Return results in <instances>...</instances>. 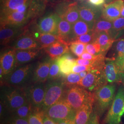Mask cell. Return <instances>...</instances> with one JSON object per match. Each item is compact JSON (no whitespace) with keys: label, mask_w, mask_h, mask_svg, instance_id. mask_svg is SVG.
<instances>
[{"label":"cell","mask_w":124,"mask_h":124,"mask_svg":"<svg viewBox=\"0 0 124 124\" xmlns=\"http://www.w3.org/2000/svg\"><path fill=\"white\" fill-rule=\"evenodd\" d=\"M35 66L32 63L18 67L13 72L5 75L0 82L2 85L25 88L33 83V75Z\"/></svg>","instance_id":"6da1fadb"},{"label":"cell","mask_w":124,"mask_h":124,"mask_svg":"<svg viewBox=\"0 0 124 124\" xmlns=\"http://www.w3.org/2000/svg\"><path fill=\"white\" fill-rule=\"evenodd\" d=\"M28 101L25 88L5 85L0 92V102L10 113Z\"/></svg>","instance_id":"7a4b0ae2"},{"label":"cell","mask_w":124,"mask_h":124,"mask_svg":"<svg viewBox=\"0 0 124 124\" xmlns=\"http://www.w3.org/2000/svg\"><path fill=\"white\" fill-rule=\"evenodd\" d=\"M63 98L75 111L89 102L95 100L94 93L78 85L66 87Z\"/></svg>","instance_id":"3957f363"},{"label":"cell","mask_w":124,"mask_h":124,"mask_svg":"<svg viewBox=\"0 0 124 124\" xmlns=\"http://www.w3.org/2000/svg\"><path fill=\"white\" fill-rule=\"evenodd\" d=\"M66 89V86L62 79L48 81L46 84L44 100L41 109L45 112L49 107L62 99Z\"/></svg>","instance_id":"277c9868"},{"label":"cell","mask_w":124,"mask_h":124,"mask_svg":"<svg viewBox=\"0 0 124 124\" xmlns=\"http://www.w3.org/2000/svg\"><path fill=\"white\" fill-rule=\"evenodd\" d=\"M45 114L56 122L70 121L74 122L76 111L62 98L44 112Z\"/></svg>","instance_id":"5b68a950"},{"label":"cell","mask_w":124,"mask_h":124,"mask_svg":"<svg viewBox=\"0 0 124 124\" xmlns=\"http://www.w3.org/2000/svg\"><path fill=\"white\" fill-rule=\"evenodd\" d=\"M115 86L105 85L98 89L94 93V102L98 113L102 115L111 106L115 97Z\"/></svg>","instance_id":"8992f818"},{"label":"cell","mask_w":124,"mask_h":124,"mask_svg":"<svg viewBox=\"0 0 124 124\" xmlns=\"http://www.w3.org/2000/svg\"><path fill=\"white\" fill-rule=\"evenodd\" d=\"M107 82L103 68L96 69L89 71L86 75L80 81L78 85L92 92L106 85Z\"/></svg>","instance_id":"52a82bcc"},{"label":"cell","mask_w":124,"mask_h":124,"mask_svg":"<svg viewBox=\"0 0 124 124\" xmlns=\"http://www.w3.org/2000/svg\"><path fill=\"white\" fill-rule=\"evenodd\" d=\"M55 13L62 19L65 20L72 25L80 19L77 2L64 0L56 6Z\"/></svg>","instance_id":"ba28073f"},{"label":"cell","mask_w":124,"mask_h":124,"mask_svg":"<svg viewBox=\"0 0 124 124\" xmlns=\"http://www.w3.org/2000/svg\"><path fill=\"white\" fill-rule=\"evenodd\" d=\"M124 105V86H121L115 95L108 112L105 122L106 124H119L120 114Z\"/></svg>","instance_id":"9c48e42d"},{"label":"cell","mask_w":124,"mask_h":124,"mask_svg":"<svg viewBox=\"0 0 124 124\" xmlns=\"http://www.w3.org/2000/svg\"><path fill=\"white\" fill-rule=\"evenodd\" d=\"M78 8L80 19L86 23L93 30L96 22L102 17V8L85 2L79 3Z\"/></svg>","instance_id":"30bf717a"},{"label":"cell","mask_w":124,"mask_h":124,"mask_svg":"<svg viewBox=\"0 0 124 124\" xmlns=\"http://www.w3.org/2000/svg\"><path fill=\"white\" fill-rule=\"evenodd\" d=\"M44 83H32L25 88L28 101L35 109H42L45 95Z\"/></svg>","instance_id":"8fae6325"},{"label":"cell","mask_w":124,"mask_h":124,"mask_svg":"<svg viewBox=\"0 0 124 124\" xmlns=\"http://www.w3.org/2000/svg\"><path fill=\"white\" fill-rule=\"evenodd\" d=\"M14 50L40 49V46L33 33L25 31L8 46Z\"/></svg>","instance_id":"7c38bea8"},{"label":"cell","mask_w":124,"mask_h":124,"mask_svg":"<svg viewBox=\"0 0 124 124\" xmlns=\"http://www.w3.org/2000/svg\"><path fill=\"white\" fill-rule=\"evenodd\" d=\"M61 18L57 13L48 14L41 17L37 24V31L58 35V25Z\"/></svg>","instance_id":"4fadbf2b"},{"label":"cell","mask_w":124,"mask_h":124,"mask_svg":"<svg viewBox=\"0 0 124 124\" xmlns=\"http://www.w3.org/2000/svg\"><path fill=\"white\" fill-rule=\"evenodd\" d=\"M103 72L107 82L109 83L120 82L124 80V71L117 65L115 60H105Z\"/></svg>","instance_id":"5bb4252c"},{"label":"cell","mask_w":124,"mask_h":124,"mask_svg":"<svg viewBox=\"0 0 124 124\" xmlns=\"http://www.w3.org/2000/svg\"><path fill=\"white\" fill-rule=\"evenodd\" d=\"M23 28L11 25H0V45L3 46H8L9 44L12 43L25 31V28Z\"/></svg>","instance_id":"9a60e30c"},{"label":"cell","mask_w":124,"mask_h":124,"mask_svg":"<svg viewBox=\"0 0 124 124\" xmlns=\"http://www.w3.org/2000/svg\"><path fill=\"white\" fill-rule=\"evenodd\" d=\"M30 21L27 12L23 13L14 11L0 15V25L23 27Z\"/></svg>","instance_id":"2e32d148"},{"label":"cell","mask_w":124,"mask_h":124,"mask_svg":"<svg viewBox=\"0 0 124 124\" xmlns=\"http://www.w3.org/2000/svg\"><path fill=\"white\" fill-rule=\"evenodd\" d=\"M124 5L123 0H115L111 3L104 5L102 8L101 18L113 22L120 17Z\"/></svg>","instance_id":"e0dca14e"},{"label":"cell","mask_w":124,"mask_h":124,"mask_svg":"<svg viewBox=\"0 0 124 124\" xmlns=\"http://www.w3.org/2000/svg\"><path fill=\"white\" fill-rule=\"evenodd\" d=\"M53 61L50 58H46L35 67L33 75V83H45L48 80Z\"/></svg>","instance_id":"ac0fdd59"},{"label":"cell","mask_w":124,"mask_h":124,"mask_svg":"<svg viewBox=\"0 0 124 124\" xmlns=\"http://www.w3.org/2000/svg\"><path fill=\"white\" fill-rule=\"evenodd\" d=\"M0 64L5 76L13 72L17 68L15 50L11 49L2 53L0 56Z\"/></svg>","instance_id":"d6986e66"},{"label":"cell","mask_w":124,"mask_h":124,"mask_svg":"<svg viewBox=\"0 0 124 124\" xmlns=\"http://www.w3.org/2000/svg\"><path fill=\"white\" fill-rule=\"evenodd\" d=\"M69 45L64 41L61 40L57 41L48 47L45 48V52L53 60L60 58L69 51Z\"/></svg>","instance_id":"ffe728a7"},{"label":"cell","mask_w":124,"mask_h":124,"mask_svg":"<svg viewBox=\"0 0 124 124\" xmlns=\"http://www.w3.org/2000/svg\"><path fill=\"white\" fill-rule=\"evenodd\" d=\"M76 59L69 52L56 59L62 77L72 73L73 67L77 64Z\"/></svg>","instance_id":"44dd1931"},{"label":"cell","mask_w":124,"mask_h":124,"mask_svg":"<svg viewBox=\"0 0 124 124\" xmlns=\"http://www.w3.org/2000/svg\"><path fill=\"white\" fill-rule=\"evenodd\" d=\"M94 101L89 102L76 111L74 124H88L93 113Z\"/></svg>","instance_id":"7402d4cb"},{"label":"cell","mask_w":124,"mask_h":124,"mask_svg":"<svg viewBox=\"0 0 124 124\" xmlns=\"http://www.w3.org/2000/svg\"><path fill=\"white\" fill-rule=\"evenodd\" d=\"M46 1L45 0H30L27 14L30 20L40 17L44 13Z\"/></svg>","instance_id":"603a6c76"},{"label":"cell","mask_w":124,"mask_h":124,"mask_svg":"<svg viewBox=\"0 0 124 124\" xmlns=\"http://www.w3.org/2000/svg\"><path fill=\"white\" fill-rule=\"evenodd\" d=\"M40 49L15 50L16 67L25 65L37 56Z\"/></svg>","instance_id":"cb8c5ba5"},{"label":"cell","mask_w":124,"mask_h":124,"mask_svg":"<svg viewBox=\"0 0 124 124\" xmlns=\"http://www.w3.org/2000/svg\"><path fill=\"white\" fill-rule=\"evenodd\" d=\"M33 34L39 44L40 50L45 49L57 41L63 40L56 35L41 33L38 31L33 32Z\"/></svg>","instance_id":"d4e9b609"},{"label":"cell","mask_w":124,"mask_h":124,"mask_svg":"<svg viewBox=\"0 0 124 124\" xmlns=\"http://www.w3.org/2000/svg\"><path fill=\"white\" fill-rule=\"evenodd\" d=\"M30 0H7L1 3L0 15L16 11L23 6L29 4Z\"/></svg>","instance_id":"484cf974"},{"label":"cell","mask_w":124,"mask_h":124,"mask_svg":"<svg viewBox=\"0 0 124 124\" xmlns=\"http://www.w3.org/2000/svg\"><path fill=\"white\" fill-rule=\"evenodd\" d=\"M72 25L66 20L61 19L58 25V36L70 46Z\"/></svg>","instance_id":"4316f807"},{"label":"cell","mask_w":124,"mask_h":124,"mask_svg":"<svg viewBox=\"0 0 124 124\" xmlns=\"http://www.w3.org/2000/svg\"><path fill=\"white\" fill-rule=\"evenodd\" d=\"M91 31H92V30L86 23L81 19L77 21L72 25L70 44L77 37L88 33Z\"/></svg>","instance_id":"83f0119b"},{"label":"cell","mask_w":124,"mask_h":124,"mask_svg":"<svg viewBox=\"0 0 124 124\" xmlns=\"http://www.w3.org/2000/svg\"><path fill=\"white\" fill-rule=\"evenodd\" d=\"M95 40L100 45L101 53L105 55V54L110 49L115 40L112 38L106 32H101L97 35Z\"/></svg>","instance_id":"f1b7e54d"},{"label":"cell","mask_w":124,"mask_h":124,"mask_svg":"<svg viewBox=\"0 0 124 124\" xmlns=\"http://www.w3.org/2000/svg\"><path fill=\"white\" fill-rule=\"evenodd\" d=\"M93 31L97 35L101 32H106L111 37L113 31L112 22L100 18L95 23Z\"/></svg>","instance_id":"f546056e"},{"label":"cell","mask_w":124,"mask_h":124,"mask_svg":"<svg viewBox=\"0 0 124 124\" xmlns=\"http://www.w3.org/2000/svg\"><path fill=\"white\" fill-rule=\"evenodd\" d=\"M35 108L28 101L22 106L11 113V116L28 119Z\"/></svg>","instance_id":"4dcf8cb0"},{"label":"cell","mask_w":124,"mask_h":124,"mask_svg":"<svg viewBox=\"0 0 124 124\" xmlns=\"http://www.w3.org/2000/svg\"><path fill=\"white\" fill-rule=\"evenodd\" d=\"M116 50L117 56L115 61L120 69L123 71L124 65V39L120 40L117 43Z\"/></svg>","instance_id":"1f68e13d"},{"label":"cell","mask_w":124,"mask_h":124,"mask_svg":"<svg viewBox=\"0 0 124 124\" xmlns=\"http://www.w3.org/2000/svg\"><path fill=\"white\" fill-rule=\"evenodd\" d=\"M112 24L113 31L111 37L115 39L120 36V33L124 30V18L120 17L113 21Z\"/></svg>","instance_id":"d6a6232c"},{"label":"cell","mask_w":124,"mask_h":124,"mask_svg":"<svg viewBox=\"0 0 124 124\" xmlns=\"http://www.w3.org/2000/svg\"><path fill=\"white\" fill-rule=\"evenodd\" d=\"M45 112L42 109H35L29 117V124H43V120Z\"/></svg>","instance_id":"836d02e7"},{"label":"cell","mask_w":124,"mask_h":124,"mask_svg":"<svg viewBox=\"0 0 124 124\" xmlns=\"http://www.w3.org/2000/svg\"><path fill=\"white\" fill-rule=\"evenodd\" d=\"M63 80L66 87H70L73 85H78L81 80L79 74L71 73L64 77H62Z\"/></svg>","instance_id":"e575fe53"},{"label":"cell","mask_w":124,"mask_h":124,"mask_svg":"<svg viewBox=\"0 0 124 124\" xmlns=\"http://www.w3.org/2000/svg\"><path fill=\"white\" fill-rule=\"evenodd\" d=\"M97 35L92 30L88 33L78 36L72 42H80L85 45L88 44L95 41Z\"/></svg>","instance_id":"d590c367"},{"label":"cell","mask_w":124,"mask_h":124,"mask_svg":"<svg viewBox=\"0 0 124 124\" xmlns=\"http://www.w3.org/2000/svg\"><path fill=\"white\" fill-rule=\"evenodd\" d=\"M62 75L60 73L59 67L57 61L56 60H54L52 63L49 71V76L48 81H51L53 80H57L60 79Z\"/></svg>","instance_id":"8d00e7d4"},{"label":"cell","mask_w":124,"mask_h":124,"mask_svg":"<svg viewBox=\"0 0 124 124\" xmlns=\"http://www.w3.org/2000/svg\"><path fill=\"white\" fill-rule=\"evenodd\" d=\"M86 45L80 42H72L70 45V49L75 56L80 58L85 51Z\"/></svg>","instance_id":"74e56055"},{"label":"cell","mask_w":124,"mask_h":124,"mask_svg":"<svg viewBox=\"0 0 124 124\" xmlns=\"http://www.w3.org/2000/svg\"><path fill=\"white\" fill-rule=\"evenodd\" d=\"M85 51L93 55L102 54L100 45L96 40L92 43L86 45Z\"/></svg>","instance_id":"f35d334b"},{"label":"cell","mask_w":124,"mask_h":124,"mask_svg":"<svg viewBox=\"0 0 124 124\" xmlns=\"http://www.w3.org/2000/svg\"><path fill=\"white\" fill-rule=\"evenodd\" d=\"M6 124H29L28 120L10 116L6 122Z\"/></svg>","instance_id":"ab89813d"},{"label":"cell","mask_w":124,"mask_h":124,"mask_svg":"<svg viewBox=\"0 0 124 124\" xmlns=\"http://www.w3.org/2000/svg\"><path fill=\"white\" fill-rule=\"evenodd\" d=\"M93 69H96L91 66H84L76 64L72 69V73L79 74L80 72L84 71H90Z\"/></svg>","instance_id":"60d3db41"},{"label":"cell","mask_w":124,"mask_h":124,"mask_svg":"<svg viewBox=\"0 0 124 124\" xmlns=\"http://www.w3.org/2000/svg\"><path fill=\"white\" fill-rule=\"evenodd\" d=\"M105 0H88V2L90 4L96 7H100L104 4Z\"/></svg>","instance_id":"b9f144b4"},{"label":"cell","mask_w":124,"mask_h":124,"mask_svg":"<svg viewBox=\"0 0 124 124\" xmlns=\"http://www.w3.org/2000/svg\"><path fill=\"white\" fill-rule=\"evenodd\" d=\"M43 124H58L57 122L54 121L53 120L49 118L47 115H46L45 114L43 116Z\"/></svg>","instance_id":"7bdbcfd3"},{"label":"cell","mask_w":124,"mask_h":124,"mask_svg":"<svg viewBox=\"0 0 124 124\" xmlns=\"http://www.w3.org/2000/svg\"><path fill=\"white\" fill-rule=\"evenodd\" d=\"M98 117L95 114H93L88 124H97L98 122Z\"/></svg>","instance_id":"ee69618b"},{"label":"cell","mask_w":124,"mask_h":124,"mask_svg":"<svg viewBox=\"0 0 124 124\" xmlns=\"http://www.w3.org/2000/svg\"><path fill=\"white\" fill-rule=\"evenodd\" d=\"M88 72V71H82V72H80V73L79 74V75H80V77H81V79H82V78H84L85 77L87 74Z\"/></svg>","instance_id":"f6af8a7d"},{"label":"cell","mask_w":124,"mask_h":124,"mask_svg":"<svg viewBox=\"0 0 124 124\" xmlns=\"http://www.w3.org/2000/svg\"><path fill=\"white\" fill-rule=\"evenodd\" d=\"M58 124H74V122L70 121H61L57 123Z\"/></svg>","instance_id":"bcb514c9"},{"label":"cell","mask_w":124,"mask_h":124,"mask_svg":"<svg viewBox=\"0 0 124 124\" xmlns=\"http://www.w3.org/2000/svg\"><path fill=\"white\" fill-rule=\"evenodd\" d=\"M124 115V106H123V108H122V110L121 111V112H120V120H121V117H122V116Z\"/></svg>","instance_id":"7dc6e473"},{"label":"cell","mask_w":124,"mask_h":124,"mask_svg":"<svg viewBox=\"0 0 124 124\" xmlns=\"http://www.w3.org/2000/svg\"><path fill=\"white\" fill-rule=\"evenodd\" d=\"M120 17L124 18V5L122 8V11H121V13L120 14Z\"/></svg>","instance_id":"c3c4849f"},{"label":"cell","mask_w":124,"mask_h":124,"mask_svg":"<svg viewBox=\"0 0 124 124\" xmlns=\"http://www.w3.org/2000/svg\"><path fill=\"white\" fill-rule=\"evenodd\" d=\"M46 0L47 2H54L55 1H57V0Z\"/></svg>","instance_id":"681fc988"},{"label":"cell","mask_w":124,"mask_h":124,"mask_svg":"<svg viewBox=\"0 0 124 124\" xmlns=\"http://www.w3.org/2000/svg\"><path fill=\"white\" fill-rule=\"evenodd\" d=\"M7 0H0V3H2L3 2H4L5 1H6Z\"/></svg>","instance_id":"f907efd6"},{"label":"cell","mask_w":124,"mask_h":124,"mask_svg":"<svg viewBox=\"0 0 124 124\" xmlns=\"http://www.w3.org/2000/svg\"><path fill=\"white\" fill-rule=\"evenodd\" d=\"M123 71H124V67H123Z\"/></svg>","instance_id":"816d5d0a"},{"label":"cell","mask_w":124,"mask_h":124,"mask_svg":"<svg viewBox=\"0 0 124 124\" xmlns=\"http://www.w3.org/2000/svg\"><path fill=\"white\" fill-rule=\"evenodd\" d=\"M99 124V122H98V124Z\"/></svg>","instance_id":"f5cc1de1"}]
</instances>
